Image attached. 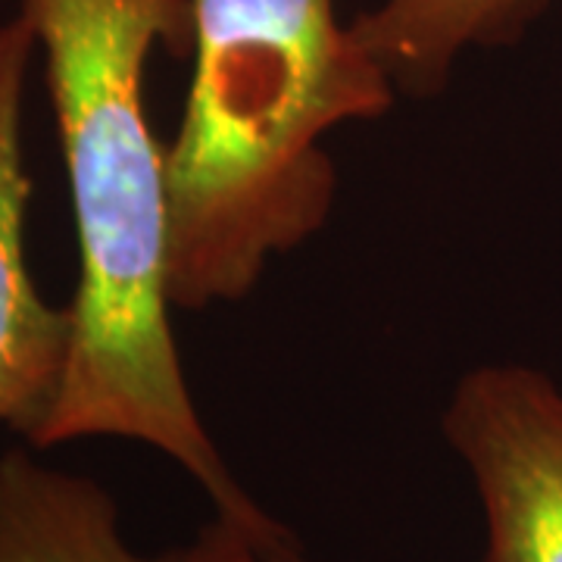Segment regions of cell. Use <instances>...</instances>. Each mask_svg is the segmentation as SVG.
Returning <instances> with one entry per match:
<instances>
[{"mask_svg":"<svg viewBox=\"0 0 562 562\" xmlns=\"http://www.w3.org/2000/svg\"><path fill=\"white\" fill-rule=\"evenodd\" d=\"M35 54V35L20 13L0 22V425L20 431L25 441H32L57 397L72 347L69 303L44 301L25 244L32 176L22 116Z\"/></svg>","mask_w":562,"mask_h":562,"instance_id":"cell-4","label":"cell"},{"mask_svg":"<svg viewBox=\"0 0 562 562\" xmlns=\"http://www.w3.org/2000/svg\"><path fill=\"white\" fill-rule=\"evenodd\" d=\"M194 547H198L201 562H262L257 550L244 541L241 531H235L232 525L220 522V519H213L203 528L194 538Z\"/></svg>","mask_w":562,"mask_h":562,"instance_id":"cell-7","label":"cell"},{"mask_svg":"<svg viewBox=\"0 0 562 562\" xmlns=\"http://www.w3.org/2000/svg\"><path fill=\"white\" fill-rule=\"evenodd\" d=\"M443 438L469 469L484 513L479 562H562V391L528 366L465 372Z\"/></svg>","mask_w":562,"mask_h":562,"instance_id":"cell-3","label":"cell"},{"mask_svg":"<svg viewBox=\"0 0 562 562\" xmlns=\"http://www.w3.org/2000/svg\"><path fill=\"white\" fill-rule=\"evenodd\" d=\"M0 562H201L194 541L160 557L132 550L120 509L94 479L38 462L29 450L0 457Z\"/></svg>","mask_w":562,"mask_h":562,"instance_id":"cell-5","label":"cell"},{"mask_svg":"<svg viewBox=\"0 0 562 562\" xmlns=\"http://www.w3.org/2000/svg\"><path fill=\"white\" fill-rule=\"evenodd\" d=\"M550 0H372L350 29L394 79L397 91L431 98L472 47L522 35Z\"/></svg>","mask_w":562,"mask_h":562,"instance_id":"cell-6","label":"cell"},{"mask_svg":"<svg viewBox=\"0 0 562 562\" xmlns=\"http://www.w3.org/2000/svg\"><path fill=\"white\" fill-rule=\"evenodd\" d=\"M191 88L166 150L169 303L247 297L335 206L322 138L379 120L397 85L335 0H188Z\"/></svg>","mask_w":562,"mask_h":562,"instance_id":"cell-2","label":"cell"},{"mask_svg":"<svg viewBox=\"0 0 562 562\" xmlns=\"http://www.w3.org/2000/svg\"><path fill=\"white\" fill-rule=\"evenodd\" d=\"M20 16L44 60L79 241L69 362L29 443H147L262 562H310L222 460L172 338L166 150L144 116V72L157 47L191 57L188 0H22Z\"/></svg>","mask_w":562,"mask_h":562,"instance_id":"cell-1","label":"cell"}]
</instances>
